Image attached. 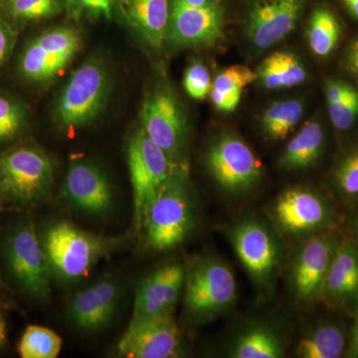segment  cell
Wrapping results in <instances>:
<instances>
[{"instance_id":"obj_1","label":"cell","mask_w":358,"mask_h":358,"mask_svg":"<svg viewBox=\"0 0 358 358\" xmlns=\"http://www.w3.org/2000/svg\"><path fill=\"white\" fill-rule=\"evenodd\" d=\"M199 223V204L187 162L176 164L166 185L148 209L143 230L145 245L166 251L185 242Z\"/></svg>"},{"instance_id":"obj_2","label":"cell","mask_w":358,"mask_h":358,"mask_svg":"<svg viewBox=\"0 0 358 358\" xmlns=\"http://www.w3.org/2000/svg\"><path fill=\"white\" fill-rule=\"evenodd\" d=\"M112 86V73L105 59H87L59 91L52 110L54 122L68 133L93 124L107 108Z\"/></svg>"},{"instance_id":"obj_3","label":"cell","mask_w":358,"mask_h":358,"mask_svg":"<svg viewBox=\"0 0 358 358\" xmlns=\"http://www.w3.org/2000/svg\"><path fill=\"white\" fill-rule=\"evenodd\" d=\"M182 292L186 317L196 326L217 320L236 305L234 273L215 254H202L188 262Z\"/></svg>"},{"instance_id":"obj_4","label":"cell","mask_w":358,"mask_h":358,"mask_svg":"<svg viewBox=\"0 0 358 358\" xmlns=\"http://www.w3.org/2000/svg\"><path fill=\"white\" fill-rule=\"evenodd\" d=\"M55 162L32 143H21L0 152V203L32 209L51 196Z\"/></svg>"},{"instance_id":"obj_5","label":"cell","mask_w":358,"mask_h":358,"mask_svg":"<svg viewBox=\"0 0 358 358\" xmlns=\"http://www.w3.org/2000/svg\"><path fill=\"white\" fill-rule=\"evenodd\" d=\"M40 239L52 275L67 282L86 277L124 243V238L101 236L63 221L48 226Z\"/></svg>"},{"instance_id":"obj_6","label":"cell","mask_w":358,"mask_h":358,"mask_svg":"<svg viewBox=\"0 0 358 358\" xmlns=\"http://www.w3.org/2000/svg\"><path fill=\"white\" fill-rule=\"evenodd\" d=\"M82 45L83 39L77 28H47L26 40L16 59V73L25 83L46 86L64 73Z\"/></svg>"},{"instance_id":"obj_7","label":"cell","mask_w":358,"mask_h":358,"mask_svg":"<svg viewBox=\"0 0 358 358\" xmlns=\"http://www.w3.org/2000/svg\"><path fill=\"white\" fill-rule=\"evenodd\" d=\"M227 235L256 288L262 294L268 293L284 262L279 233L258 216L247 215L233 224Z\"/></svg>"},{"instance_id":"obj_8","label":"cell","mask_w":358,"mask_h":358,"mask_svg":"<svg viewBox=\"0 0 358 358\" xmlns=\"http://www.w3.org/2000/svg\"><path fill=\"white\" fill-rule=\"evenodd\" d=\"M268 212L277 232L296 241L331 232L338 222L331 202L308 186L287 188L273 201Z\"/></svg>"},{"instance_id":"obj_9","label":"cell","mask_w":358,"mask_h":358,"mask_svg":"<svg viewBox=\"0 0 358 358\" xmlns=\"http://www.w3.org/2000/svg\"><path fill=\"white\" fill-rule=\"evenodd\" d=\"M207 173L229 199H240L260 185L262 164L248 143L237 134L221 131L204 152Z\"/></svg>"},{"instance_id":"obj_10","label":"cell","mask_w":358,"mask_h":358,"mask_svg":"<svg viewBox=\"0 0 358 358\" xmlns=\"http://www.w3.org/2000/svg\"><path fill=\"white\" fill-rule=\"evenodd\" d=\"M141 126L173 164L187 162L189 120L185 105L169 85L157 83L148 90Z\"/></svg>"},{"instance_id":"obj_11","label":"cell","mask_w":358,"mask_h":358,"mask_svg":"<svg viewBox=\"0 0 358 358\" xmlns=\"http://www.w3.org/2000/svg\"><path fill=\"white\" fill-rule=\"evenodd\" d=\"M128 164L133 188L134 226L141 231L148 209L166 185L174 164L141 126L129 138Z\"/></svg>"},{"instance_id":"obj_12","label":"cell","mask_w":358,"mask_h":358,"mask_svg":"<svg viewBox=\"0 0 358 358\" xmlns=\"http://www.w3.org/2000/svg\"><path fill=\"white\" fill-rule=\"evenodd\" d=\"M4 257L7 268L21 291L35 300L49 298L51 268L31 220L21 221L9 231Z\"/></svg>"},{"instance_id":"obj_13","label":"cell","mask_w":358,"mask_h":358,"mask_svg":"<svg viewBox=\"0 0 358 358\" xmlns=\"http://www.w3.org/2000/svg\"><path fill=\"white\" fill-rule=\"evenodd\" d=\"M343 240L334 230L301 241L289 274V288L296 303L310 306L322 301L327 273Z\"/></svg>"},{"instance_id":"obj_14","label":"cell","mask_w":358,"mask_h":358,"mask_svg":"<svg viewBox=\"0 0 358 358\" xmlns=\"http://www.w3.org/2000/svg\"><path fill=\"white\" fill-rule=\"evenodd\" d=\"M225 8L222 1L193 6L171 0L166 44L174 48H203L223 39Z\"/></svg>"},{"instance_id":"obj_15","label":"cell","mask_w":358,"mask_h":358,"mask_svg":"<svg viewBox=\"0 0 358 358\" xmlns=\"http://www.w3.org/2000/svg\"><path fill=\"white\" fill-rule=\"evenodd\" d=\"M310 0H253L244 21L252 48L266 51L281 43L299 25Z\"/></svg>"},{"instance_id":"obj_16","label":"cell","mask_w":358,"mask_h":358,"mask_svg":"<svg viewBox=\"0 0 358 358\" xmlns=\"http://www.w3.org/2000/svg\"><path fill=\"white\" fill-rule=\"evenodd\" d=\"M117 352L128 358L180 357V331L173 312L131 320L117 343Z\"/></svg>"},{"instance_id":"obj_17","label":"cell","mask_w":358,"mask_h":358,"mask_svg":"<svg viewBox=\"0 0 358 358\" xmlns=\"http://www.w3.org/2000/svg\"><path fill=\"white\" fill-rule=\"evenodd\" d=\"M61 197L71 206L91 215H103L114 204V190L107 174L88 160L70 164Z\"/></svg>"},{"instance_id":"obj_18","label":"cell","mask_w":358,"mask_h":358,"mask_svg":"<svg viewBox=\"0 0 358 358\" xmlns=\"http://www.w3.org/2000/svg\"><path fill=\"white\" fill-rule=\"evenodd\" d=\"M121 299L119 281L113 277L102 278L72 296L68 306V320L79 331H100L115 317Z\"/></svg>"},{"instance_id":"obj_19","label":"cell","mask_w":358,"mask_h":358,"mask_svg":"<svg viewBox=\"0 0 358 358\" xmlns=\"http://www.w3.org/2000/svg\"><path fill=\"white\" fill-rule=\"evenodd\" d=\"M185 279V266L180 263L166 264L143 278L134 292L131 320L173 312Z\"/></svg>"},{"instance_id":"obj_20","label":"cell","mask_w":358,"mask_h":358,"mask_svg":"<svg viewBox=\"0 0 358 358\" xmlns=\"http://www.w3.org/2000/svg\"><path fill=\"white\" fill-rule=\"evenodd\" d=\"M322 301L336 310L353 313L358 308V245L345 239L327 273Z\"/></svg>"},{"instance_id":"obj_21","label":"cell","mask_w":358,"mask_h":358,"mask_svg":"<svg viewBox=\"0 0 358 358\" xmlns=\"http://www.w3.org/2000/svg\"><path fill=\"white\" fill-rule=\"evenodd\" d=\"M171 6V0H117L127 24L155 50L166 45Z\"/></svg>"},{"instance_id":"obj_22","label":"cell","mask_w":358,"mask_h":358,"mask_svg":"<svg viewBox=\"0 0 358 358\" xmlns=\"http://www.w3.org/2000/svg\"><path fill=\"white\" fill-rule=\"evenodd\" d=\"M285 350L286 339L281 329L261 320L238 329L226 348V355L231 358H281Z\"/></svg>"},{"instance_id":"obj_23","label":"cell","mask_w":358,"mask_h":358,"mask_svg":"<svg viewBox=\"0 0 358 358\" xmlns=\"http://www.w3.org/2000/svg\"><path fill=\"white\" fill-rule=\"evenodd\" d=\"M327 134L322 117L317 115L306 122L282 150L278 166L287 173L308 171L324 157Z\"/></svg>"},{"instance_id":"obj_24","label":"cell","mask_w":358,"mask_h":358,"mask_svg":"<svg viewBox=\"0 0 358 358\" xmlns=\"http://www.w3.org/2000/svg\"><path fill=\"white\" fill-rule=\"evenodd\" d=\"M345 36V24L336 9L327 0L313 7L306 25V40L313 55L329 61L338 52Z\"/></svg>"},{"instance_id":"obj_25","label":"cell","mask_w":358,"mask_h":358,"mask_svg":"<svg viewBox=\"0 0 358 358\" xmlns=\"http://www.w3.org/2000/svg\"><path fill=\"white\" fill-rule=\"evenodd\" d=\"M327 115L336 133L345 136L358 126V88L348 80L327 77L322 83Z\"/></svg>"},{"instance_id":"obj_26","label":"cell","mask_w":358,"mask_h":358,"mask_svg":"<svg viewBox=\"0 0 358 358\" xmlns=\"http://www.w3.org/2000/svg\"><path fill=\"white\" fill-rule=\"evenodd\" d=\"M348 341L343 324L334 320H320L303 331L294 353L300 358H339L345 355Z\"/></svg>"},{"instance_id":"obj_27","label":"cell","mask_w":358,"mask_h":358,"mask_svg":"<svg viewBox=\"0 0 358 358\" xmlns=\"http://www.w3.org/2000/svg\"><path fill=\"white\" fill-rule=\"evenodd\" d=\"M256 82L268 91H281L306 83L308 70L296 54L278 51L271 54L255 71Z\"/></svg>"},{"instance_id":"obj_28","label":"cell","mask_w":358,"mask_h":358,"mask_svg":"<svg viewBox=\"0 0 358 358\" xmlns=\"http://www.w3.org/2000/svg\"><path fill=\"white\" fill-rule=\"evenodd\" d=\"M306 103L301 99L275 101L259 117V128L268 141L285 140L303 121Z\"/></svg>"},{"instance_id":"obj_29","label":"cell","mask_w":358,"mask_h":358,"mask_svg":"<svg viewBox=\"0 0 358 358\" xmlns=\"http://www.w3.org/2000/svg\"><path fill=\"white\" fill-rule=\"evenodd\" d=\"M256 82L255 71L247 66L232 65L221 71L212 81L210 100L221 113L236 110L247 86Z\"/></svg>"},{"instance_id":"obj_30","label":"cell","mask_w":358,"mask_h":358,"mask_svg":"<svg viewBox=\"0 0 358 358\" xmlns=\"http://www.w3.org/2000/svg\"><path fill=\"white\" fill-rule=\"evenodd\" d=\"M63 10L62 0H9L0 8V16L20 33L27 26L51 20Z\"/></svg>"},{"instance_id":"obj_31","label":"cell","mask_w":358,"mask_h":358,"mask_svg":"<svg viewBox=\"0 0 358 358\" xmlns=\"http://www.w3.org/2000/svg\"><path fill=\"white\" fill-rule=\"evenodd\" d=\"M329 179L341 201L358 200V138L343 148L334 160Z\"/></svg>"},{"instance_id":"obj_32","label":"cell","mask_w":358,"mask_h":358,"mask_svg":"<svg viewBox=\"0 0 358 358\" xmlns=\"http://www.w3.org/2000/svg\"><path fill=\"white\" fill-rule=\"evenodd\" d=\"M62 348V339L47 327L29 326L18 345L22 358H56Z\"/></svg>"},{"instance_id":"obj_33","label":"cell","mask_w":358,"mask_h":358,"mask_svg":"<svg viewBox=\"0 0 358 358\" xmlns=\"http://www.w3.org/2000/svg\"><path fill=\"white\" fill-rule=\"evenodd\" d=\"M27 122L28 110L25 103L13 95L0 93V143L20 136Z\"/></svg>"},{"instance_id":"obj_34","label":"cell","mask_w":358,"mask_h":358,"mask_svg":"<svg viewBox=\"0 0 358 358\" xmlns=\"http://www.w3.org/2000/svg\"><path fill=\"white\" fill-rule=\"evenodd\" d=\"M64 9L74 20H110L117 0H62Z\"/></svg>"},{"instance_id":"obj_35","label":"cell","mask_w":358,"mask_h":358,"mask_svg":"<svg viewBox=\"0 0 358 358\" xmlns=\"http://www.w3.org/2000/svg\"><path fill=\"white\" fill-rule=\"evenodd\" d=\"M210 71L201 60H193L187 65L183 76V88L190 98L196 101L206 99L210 94Z\"/></svg>"},{"instance_id":"obj_36","label":"cell","mask_w":358,"mask_h":358,"mask_svg":"<svg viewBox=\"0 0 358 358\" xmlns=\"http://www.w3.org/2000/svg\"><path fill=\"white\" fill-rule=\"evenodd\" d=\"M20 32L0 16V69L13 56Z\"/></svg>"},{"instance_id":"obj_37","label":"cell","mask_w":358,"mask_h":358,"mask_svg":"<svg viewBox=\"0 0 358 358\" xmlns=\"http://www.w3.org/2000/svg\"><path fill=\"white\" fill-rule=\"evenodd\" d=\"M341 63L343 68L358 81V33L350 38L343 48Z\"/></svg>"},{"instance_id":"obj_38","label":"cell","mask_w":358,"mask_h":358,"mask_svg":"<svg viewBox=\"0 0 358 358\" xmlns=\"http://www.w3.org/2000/svg\"><path fill=\"white\" fill-rule=\"evenodd\" d=\"M352 315L353 324L352 329H350V338H348L345 357L358 358V308Z\"/></svg>"},{"instance_id":"obj_39","label":"cell","mask_w":358,"mask_h":358,"mask_svg":"<svg viewBox=\"0 0 358 358\" xmlns=\"http://www.w3.org/2000/svg\"><path fill=\"white\" fill-rule=\"evenodd\" d=\"M339 6L352 20L358 23V0H336Z\"/></svg>"},{"instance_id":"obj_40","label":"cell","mask_w":358,"mask_h":358,"mask_svg":"<svg viewBox=\"0 0 358 358\" xmlns=\"http://www.w3.org/2000/svg\"><path fill=\"white\" fill-rule=\"evenodd\" d=\"M6 320L3 315L0 313V348H3L6 343Z\"/></svg>"},{"instance_id":"obj_41","label":"cell","mask_w":358,"mask_h":358,"mask_svg":"<svg viewBox=\"0 0 358 358\" xmlns=\"http://www.w3.org/2000/svg\"><path fill=\"white\" fill-rule=\"evenodd\" d=\"M183 1L193 6H205L215 3V2L222 1V0H183Z\"/></svg>"},{"instance_id":"obj_42","label":"cell","mask_w":358,"mask_h":358,"mask_svg":"<svg viewBox=\"0 0 358 358\" xmlns=\"http://www.w3.org/2000/svg\"><path fill=\"white\" fill-rule=\"evenodd\" d=\"M350 229L352 232V240L358 245V212L353 216L352 224H350Z\"/></svg>"},{"instance_id":"obj_43","label":"cell","mask_w":358,"mask_h":358,"mask_svg":"<svg viewBox=\"0 0 358 358\" xmlns=\"http://www.w3.org/2000/svg\"><path fill=\"white\" fill-rule=\"evenodd\" d=\"M9 0H0V8H1L2 6H6L7 2H8Z\"/></svg>"},{"instance_id":"obj_44","label":"cell","mask_w":358,"mask_h":358,"mask_svg":"<svg viewBox=\"0 0 358 358\" xmlns=\"http://www.w3.org/2000/svg\"><path fill=\"white\" fill-rule=\"evenodd\" d=\"M1 306H2V305H1V303H0V308H1Z\"/></svg>"}]
</instances>
